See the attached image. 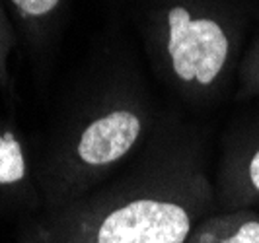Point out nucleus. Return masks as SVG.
Here are the masks:
<instances>
[{
    "mask_svg": "<svg viewBox=\"0 0 259 243\" xmlns=\"http://www.w3.org/2000/svg\"><path fill=\"white\" fill-rule=\"evenodd\" d=\"M249 181H251L253 189L259 192V150L249 162Z\"/></svg>",
    "mask_w": 259,
    "mask_h": 243,
    "instance_id": "7",
    "label": "nucleus"
},
{
    "mask_svg": "<svg viewBox=\"0 0 259 243\" xmlns=\"http://www.w3.org/2000/svg\"><path fill=\"white\" fill-rule=\"evenodd\" d=\"M185 243H259V216L236 212L207 220Z\"/></svg>",
    "mask_w": 259,
    "mask_h": 243,
    "instance_id": "4",
    "label": "nucleus"
},
{
    "mask_svg": "<svg viewBox=\"0 0 259 243\" xmlns=\"http://www.w3.org/2000/svg\"><path fill=\"white\" fill-rule=\"evenodd\" d=\"M22 10L31 16H41V14L51 12L59 4V0H14Z\"/></svg>",
    "mask_w": 259,
    "mask_h": 243,
    "instance_id": "6",
    "label": "nucleus"
},
{
    "mask_svg": "<svg viewBox=\"0 0 259 243\" xmlns=\"http://www.w3.org/2000/svg\"><path fill=\"white\" fill-rule=\"evenodd\" d=\"M193 231L191 212L174 201L137 199L80 230L68 243H185Z\"/></svg>",
    "mask_w": 259,
    "mask_h": 243,
    "instance_id": "1",
    "label": "nucleus"
},
{
    "mask_svg": "<svg viewBox=\"0 0 259 243\" xmlns=\"http://www.w3.org/2000/svg\"><path fill=\"white\" fill-rule=\"evenodd\" d=\"M168 22V51L176 74L185 82L212 84L221 76L230 51L221 24L208 18L195 20L185 8H174Z\"/></svg>",
    "mask_w": 259,
    "mask_h": 243,
    "instance_id": "2",
    "label": "nucleus"
},
{
    "mask_svg": "<svg viewBox=\"0 0 259 243\" xmlns=\"http://www.w3.org/2000/svg\"><path fill=\"white\" fill-rule=\"evenodd\" d=\"M26 164L18 140H14L12 134H6L0 138V183H16L24 179Z\"/></svg>",
    "mask_w": 259,
    "mask_h": 243,
    "instance_id": "5",
    "label": "nucleus"
},
{
    "mask_svg": "<svg viewBox=\"0 0 259 243\" xmlns=\"http://www.w3.org/2000/svg\"><path fill=\"white\" fill-rule=\"evenodd\" d=\"M141 134V119L119 109L94 121L78 142V158L88 166H107L123 158Z\"/></svg>",
    "mask_w": 259,
    "mask_h": 243,
    "instance_id": "3",
    "label": "nucleus"
}]
</instances>
